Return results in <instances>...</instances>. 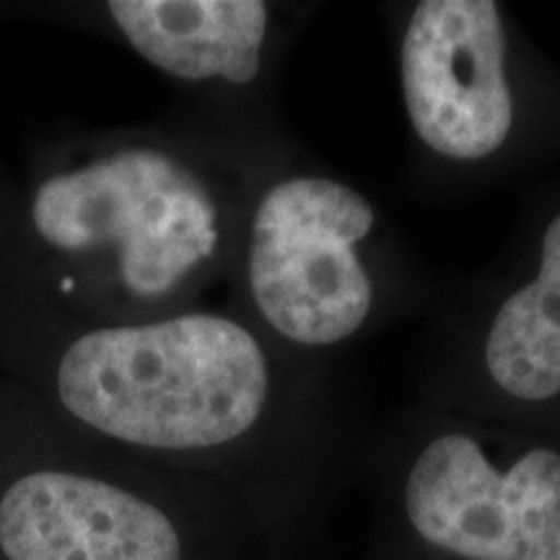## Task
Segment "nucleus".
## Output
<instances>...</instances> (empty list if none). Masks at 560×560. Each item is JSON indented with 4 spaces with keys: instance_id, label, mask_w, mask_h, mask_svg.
Returning <instances> with one entry per match:
<instances>
[{
    "instance_id": "nucleus-1",
    "label": "nucleus",
    "mask_w": 560,
    "mask_h": 560,
    "mask_svg": "<svg viewBox=\"0 0 560 560\" xmlns=\"http://www.w3.org/2000/svg\"><path fill=\"white\" fill-rule=\"evenodd\" d=\"M231 198L198 125L164 115L34 140L0 164V223L19 260L70 312L145 322L198 306L231 247Z\"/></svg>"
},
{
    "instance_id": "nucleus-2",
    "label": "nucleus",
    "mask_w": 560,
    "mask_h": 560,
    "mask_svg": "<svg viewBox=\"0 0 560 560\" xmlns=\"http://www.w3.org/2000/svg\"><path fill=\"white\" fill-rule=\"evenodd\" d=\"M202 490L0 376V560H202Z\"/></svg>"
},
{
    "instance_id": "nucleus-3",
    "label": "nucleus",
    "mask_w": 560,
    "mask_h": 560,
    "mask_svg": "<svg viewBox=\"0 0 560 560\" xmlns=\"http://www.w3.org/2000/svg\"><path fill=\"white\" fill-rule=\"evenodd\" d=\"M374 210L330 177H280L244 219L242 278L257 317L280 340L327 348L359 332L374 289L359 244Z\"/></svg>"
},
{
    "instance_id": "nucleus-4",
    "label": "nucleus",
    "mask_w": 560,
    "mask_h": 560,
    "mask_svg": "<svg viewBox=\"0 0 560 560\" xmlns=\"http://www.w3.org/2000/svg\"><path fill=\"white\" fill-rule=\"evenodd\" d=\"M412 529L465 560H560V454L532 450L499 470L472 439L444 436L405 486Z\"/></svg>"
},
{
    "instance_id": "nucleus-5",
    "label": "nucleus",
    "mask_w": 560,
    "mask_h": 560,
    "mask_svg": "<svg viewBox=\"0 0 560 560\" xmlns=\"http://www.w3.org/2000/svg\"><path fill=\"white\" fill-rule=\"evenodd\" d=\"M13 16L115 42L185 96L255 86L268 62L270 5L262 0L21 3Z\"/></svg>"
},
{
    "instance_id": "nucleus-6",
    "label": "nucleus",
    "mask_w": 560,
    "mask_h": 560,
    "mask_svg": "<svg viewBox=\"0 0 560 560\" xmlns=\"http://www.w3.org/2000/svg\"><path fill=\"white\" fill-rule=\"evenodd\" d=\"M402 83L410 120L433 151L472 161L499 149L514 120L499 5L420 3L405 34Z\"/></svg>"
},
{
    "instance_id": "nucleus-7",
    "label": "nucleus",
    "mask_w": 560,
    "mask_h": 560,
    "mask_svg": "<svg viewBox=\"0 0 560 560\" xmlns=\"http://www.w3.org/2000/svg\"><path fill=\"white\" fill-rule=\"evenodd\" d=\"M486 361L495 384L522 400L560 392V215L542 240L540 276L501 306Z\"/></svg>"
}]
</instances>
